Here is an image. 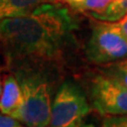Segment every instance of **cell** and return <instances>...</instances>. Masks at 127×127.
<instances>
[{
    "instance_id": "6da1fadb",
    "label": "cell",
    "mask_w": 127,
    "mask_h": 127,
    "mask_svg": "<svg viewBox=\"0 0 127 127\" xmlns=\"http://www.w3.org/2000/svg\"><path fill=\"white\" fill-rule=\"evenodd\" d=\"M75 25L69 12L47 3L29 14L0 18V46L11 65L57 62Z\"/></svg>"
},
{
    "instance_id": "7a4b0ae2",
    "label": "cell",
    "mask_w": 127,
    "mask_h": 127,
    "mask_svg": "<svg viewBox=\"0 0 127 127\" xmlns=\"http://www.w3.org/2000/svg\"><path fill=\"white\" fill-rule=\"evenodd\" d=\"M22 91V104L13 118L27 127H49L52 108L51 86L39 67L21 65L15 71Z\"/></svg>"
},
{
    "instance_id": "3957f363",
    "label": "cell",
    "mask_w": 127,
    "mask_h": 127,
    "mask_svg": "<svg viewBox=\"0 0 127 127\" xmlns=\"http://www.w3.org/2000/svg\"><path fill=\"white\" fill-rule=\"evenodd\" d=\"M90 109L88 100L78 86L65 82L53 98L49 127H81Z\"/></svg>"
},
{
    "instance_id": "277c9868",
    "label": "cell",
    "mask_w": 127,
    "mask_h": 127,
    "mask_svg": "<svg viewBox=\"0 0 127 127\" xmlns=\"http://www.w3.org/2000/svg\"><path fill=\"white\" fill-rule=\"evenodd\" d=\"M87 57L94 64H111L127 57V39L116 22L98 20L93 26L86 49Z\"/></svg>"
},
{
    "instance_id": "5b68a950",
    "label": "cell",
    "mask_w": 127,
    "mask_h": 127,
    "mask_svg": "<svg viewBox=\"0 0 127 127\" xmlns=\"http://www.w3.org/2000/svg\"><path fill=\"white\" fill-rule=\"evenodd\" d=\"M91 104L102 116L127 114V87L108 74L96 75L91 83Z\"/></svg>"
},
{
    "instance_id": "8992f818",
    "label": "cell",
    "mask_w": 127,
    "mask_h": 127,
    "mask_svg": "<svg viewBox=\"0 0 127 127\" xmlns=\"http://www.w3.org/2000/svg\"><path fill=\"white\" fill-rule=\"evenodd\" d=\"M22 104V91L15 74H10L4 78L2 92L0 95V112L13 116Z\"/></svg>"
},
{
    "instance_id": "52a82bcc",
    "label": "cell",
    "mask_w": 127,
    "mask_h": 127,
    "mask_svg": "<svg viewBox=\"0 0 127 127\" xmlns=\"http://www.w3.org/2000/svg\"><path fill=\"white\" fill-rule=\"evenodd\" d=\"M58 0H0V18L29 14L37 7Z\"/></svg>"
},
{
    "instance_id": "ba28073f",
    "label": "cell",
    "mask_w": 127,
    "mask_h": 127,
    "mask_svg": "<svg viewBox=\"0 0 127 127\" xmlns=\"http://www.w3.org/2000/svg\"><path fill=\"white\" fill-rule=\"evenodd\" d=\"M126 15H127V0H114L104 12L98 14H93L91 16L101 21L114 22V21H119Z\"/></svg>"
},
{
    "instance_id": "9c48e42d",
    "label": "cell",
    "mask_w": 127,
    "mask_h": 127,
    "mask_svg": "<svg viewBox=\"0 0 127 127\" xmlns=\"http://www.w3.org/2000/svg\"><path fill=\"white\" fill-rule=\"evenodd\" d=\"M114 0H84L73 9L78 12H89L90 15L104 12Z\"/></svg>"
},
{
    "instance_id": "30bf717a",
    "label": "cell",
    "mask_w": 127,
    "mask_h": 127,
    "mask_svg": "<svg viewBox=\"0 0 127 127\" xmlns=\"http://www.w3.org/2000/svg\"><path fill=\"white\" fill-rule=\"evenodd\" d=\"M106 74L118 79L120 83L127 87V57L111 63V65L107 67Z\"/></svg>"
},
{
    "instance_id": "8fae6325",
    "label": "cell",
    "mask_w": 127,
    "mask_h": 127,
    "mask_svg": "<svg viewBox=\"0 0 127 127\" xmlns=\"http://www.w3.org/2000/svg\"><path fill=\"white\" fill-rule=\"evenodd\" d=\"M101 127H127V114L107 117Z\"/></svg>"
},
{
    "instance_id": "7c38bea8",
    "label": "cell",
    "mask_w": 127,
    "mask_h": 127,
    "mask_svg": "<svg viewBox=\"0 0 127 127\" xmlns=\"http://www.w3.org/2000/svg\"><path fill=\"white\" fill-rule=\"evenodd\" d=\"M22 125V124H21ZM20 122L11 116L1 113L0 114V127H19Z\"/></svg>"
},
{
    "instance_id": "4fadbf2b",
    "label": "cell",
    "mask_w": 127,
    "mask_h": 127,
    "mask_svg": "<svg viewBox=\"0 0 127 127\" xmlns=\"http://www.w3.org/2000/svg\"><path fill=\"white\" fill-rule=\"evenodd\" d=\"M116 22L117 27L119 28V30L121 31V33L124 35V37L127 39V15L124 16L122 19H120L119 21H114Z\"/></svg>"
},
{
    "instance_id": "5bb4252c",
    "label": "cell",
    "mask_w": 127,
    "mask_h": 127,
    "mask_svg": "<svg viewBox=\"0 0 127 127\" xmlns=\"http://www.w3.org/2000/svg\"><path fill=\"white\" fill-rule=\"evenodd\" d=\"M61 1H62V2L68 3L70 6L74 7V6H76L77 4H79V3H82L83 1H84V0H61Z\"/></svg>"
},
{
    "instance_id": "9a60e30c",
    "label": "cell",
    "mask_w": 127,
    "mask_h": 127,
    "mask_svg": "<svg viewBox=\"0 0 127 127\" xmlns=\"http://www.w3.org/2000/svg\"><path fill=\"white\" fill-rule=\"evenodd\" d=\"M81 127H95V126L92 124H86V125H82Z\"/></svg>"
},
{
    "instance_id": "2e32d148",
    "label": "cell",
    "mask_w": 127,
    "mask_h": 127,
    "mask_svg": "<svg viewBox=\"0 0 127 127\" xmlns=\"http://www.w3.org/2000/svg\"><path fill=\"white\" fill-rule=\"evenodd\" d=\"M2 84H1V77H0V95H1V92H2Z\"/></svg>"
},
{
    "instance_id": "e0dca14e",
    "label": "cell",
    "mask_w": 127,
    "mask_h": 127,
    "mask_svg": "<svg viewBox=\"0 0 127 127\" xmlns=\"http://www.w3.org/2000/svg\"><path fill=\"white\" fill-rule=\"evenodd\" d=\"M19 127H25V126H22V125H21V126H19Z\"/></svg>"
},
{
    "instance_id": "ac0fdd59",
    "label": "cell",
    "mask_w": 127,
    "mask_h": 127,
    "mask_svg": "<svg viewBox=\"0 0 127 127\" xmlns=\"http://www.w3.org/2000/svg\"><path fill=\"white\" fill-rule=\"evenodd\" d=\"M58 1H61V0H58Z\"/></svg>"
}]
</instances>
